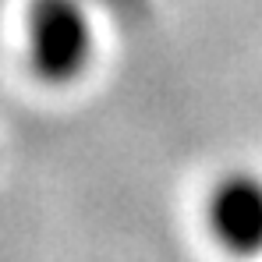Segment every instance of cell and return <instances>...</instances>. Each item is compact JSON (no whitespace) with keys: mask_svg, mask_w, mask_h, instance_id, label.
Instances as JSON below:
<instances>
[{"mask_svg":"<svg viewBox=\"0 0 262 262\" xmlns=\"http://www.w3.org/2000/svg\"><path fill=\"white\" fill-rule=\"evenodd\" d=\"M25 29L29 64L43 82L64 85L85 71L92 53V25L78 0H32Z\"/></svg>","mask_w":262,"mask_h":262,"instance_id":"cell-1","label":"cell"},{"mask_svg":"<svg viewBox=\"0 0 262 262\" xmlns=\"http://www.w3.org/2000/svg\"><path fill=\"white\" fill-rule=\"evenodd\" d=\"M209 230L234 255L262 252V181L252 174L223 177L209 195Z\"/></svg>","mask_w":262,"mask_h":262,"instance_id":"cell-2","label":"cell"}]
</instances>
